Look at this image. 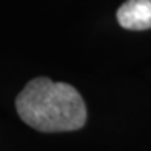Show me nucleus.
I'll list each match as a JSON object with an SVG mask.
<instances>
[{
  "label": "nucleus",
  "mask_w": 151,
  "mask_h": 151,
  "mask_svg": "<svg viewBox=\"0 0 151 151\" xmlns=\"http://www.w3.org/2000/svg\"><path fill=\"white\" fill-rule=\"evenodd\" d=\"M16 108L25 123L43 133L76 131L86 122V106L80 93L48 77L28 82L17 96Z\"/></svg>",
  "instance_id": "nucleus-1"
},
{
  "label": "nucleus",
  "mask_w": 151,
  "mask_h": 151,
  "mask_svg": "<svg viewBox=\"0 0 151 151\" xmlns=\"http://www.w3.org/2000/svg\"><path fill=\"white\" fill-rule=\"evenodd\" d=\"M117 22L125 29H150L151 0H127L117 9Z\"/></svg>",
  "instance_id": "nucleus-2"
}]
</instances>
